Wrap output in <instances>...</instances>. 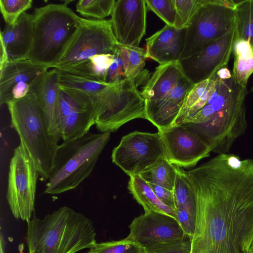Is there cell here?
Returning a JSON list of instances; mask_svg holds the SVG:
<instances>
[{
  "label": "cell",
  "instance_id": "obj_25",
  "mask_svg": "<svg viewBox=\"0 0 253 253\" xmlns=\"http://www.w3.org/2000/svg\"><path fill=\"white\" fill-rule=\"evenodd\" d=\"M233 53L234 60L232 75L241 85L247 86L248 80L253 73V48L243 40H234Z\"/></svg>",
  "mask_w": 253,
  "mask_h": 253
},
{
  "label": "cell",
  "instance_id": "obj_38",
  "mask_svg": "<svg viewBox=\"0 0 253 253\" xmlns=\"http://www.w3.org/2000/svg\"><path fill=\"white\" fill-rule=\"evenodd\" d=\"M191 238L186 234L181 240L153 253H190Z\"/></svg>",
  "mask_w": 253,
  "mask_h": 253
},
{
  "label": "cell",
  "instance_id": "obj_31",
  "mask_svg": "<svg viewBox=\"0 0 253 253\" xmlns=\"http://www.w3.org/2000/svg\"><path fill=\"white\" fill-rule=\"evenodd\" d=\"M173 191L176 210H184L196 216V202L194 193L186 171L180 167L178 169Z\"/></svg>",
  "mask_w": 253,
  "mask_h": 253
},
{
  "label": "cell",
  "instance_id": "obj_12",
  "mask_svg": "<svg viewBox=\"0 0 253 253\" xmlns=\"http://www.w3.org/2000/svg\"><path fill=\"white\" fill-rule=\"evenodd\" d=\"M129 239L147 253H153L182 239L186 235L178 221L169 215L155 212L144 213L133 219Z\"/></svg>",
  "mask_w": 253,
  "mask_h": 253
},
{
  "label": "cell",
  "instance_id": "obj_21",
  "mask_svg": "<svg viewBox=\"0 0 253 253\" xmlns=\"http://www.w3.org/2000/svg\"><path fill=\"white\" fill-rule=\"evenodd\" d=\"M184 75L179 61L159 65L143 87L145 110L166 97Z\"/></svg>",
  "mask_w": 253,
  "mask_h": 253
},
{
  "label": "cell",
  "instance_id": "obj_6",
  "mask_svg": "<svg viewBox=\"0 0 253 253\" xmlns=\"http://www.w3.org/2000/svg\"><path fill=\"white\" fill-rule=\"evenodd\" d=\"M12 125L38 169L41 179L48 180L58 142L50 134L36 96L30 89L24 97L6 104Z\"/></svg>",
  "mask_w": 253,
  "mask_h": 253
},
{
  "label": "cell",
  "instance_id": "obj_32",
  "mask_svg": "<svg viewBox=\"0 0 253 253\" xmlns=\"http://www.w3.org/2000/svg\"><path fill=\"white\" fill-rule=\"evenodd\" d=\"M115 0H80L76 5V11L88 18L103 20L111 15Z\"/></svg>",
  "mask_w": 253,
  "mask_h": 253
},
{
  "label": "cell",
  "instance_id": "obj_35",
  "mask_svg": "<svg viewBox=\"0 0 253 253\" xmlns=\"http://www.w3.org/2000/svg\"><path fill=\"white\" fill-rule=\"evenodd\" d=\"M114 58V55L111 54H97L90 57L85 68L86 76L107 82L109 70Z\"/></svg>",
  "mask_w": 253,
  "mask_h": 253
},
{
  "label": "cell",
  "instance_id": "obj_9",
  "mask_svg": "<svg viewBox=\"0 0 253 253\" xmlns=\"http://www.w3.org/2000/svg\"><path fill=\"white\" fill-rule=\"evenodd\" d=\"M235 7L234 0H204L187 27L179 61L229 33L235 25Z\"/></svg>",
  "mask_w": 253,
  "mask_h": 253
},
{
  "label": "cell",
  "instance_id": "obj_41",
  "mask_svg": "<svg viewBox=\"0 0 253 253\" xmlns=\"http://www.w3.org/2000/svg\"><path fill=\"white\" fill-rule=\"evenodd\" d=\"M30 86L29 84L20 82L15 84L12 90L13 99H17L25 97L29 92Z\"/></svg>",
  "mask_w": 253,
  "mask_h": 253
},
{
  "label": "cell",
  "instance_id": "obj_23",
  "mask_svg": "<svg viewBox=\"0 0 253 253\" xmlns=\"http://www.w3.org/2000/svg\"><path fill=\"white\" fill-rule=\"evenodd\" d=\"M216 74L211 78L193 85L186 96L173 126L182 124L204 106L215 90Z\"/></svg>",
  "mask_w": 253,
  "mask_h": 253
},
{
  "label": "cell",
  "instance_id": "obj_42",
  "mask_svg": "<svg viewBox=\"0 0 253 253\" xmlns=\"http://www.w3.org/2000/svg\"><path fill=\"white\" fill-rule=\"evenodd\" d=\"M5 247V241L3 235L1 233L0 236V253H4Z\"/></svg>",
  "mask_w": 253,
  "mask_h": 253
},
{
  "label": "cell",
  "instance_id": "obj_16",
  "mask_svg": "<svg viewBox=\"0 0 253 253\" xmlns=\"http://www.w3.org/2000/svg\"><path fill=\"white\" fill-rule=\"evenodd\" d=\"M186 28L166 25L146 39V58L159 65L178 61L185 46Z\"/></svg>",
  "mask_w": 253,
  "mask_h": 253
},
{
  "label": "cell",
  "instance_id": "obj_11",
  "mask_svg": "<svg viewBox=\"0 0 253 253\" xmlns=\"http://www.w3.org/2000/svg\"><path fill=\"white\" fill-rule=\"evenodd\" d=\"M165 157L166 150L160 133L139 131L122 137L111 155L112 162L129 177L139 175Z\"/></svg>",
  "mask_w": 253,
  "mask_h": 253
},
{
  "label": "cell",
  "instance_id": "obj_18",
  "mask_svg": "<svg viewBox=\"0 0 253 253\" xmlns=\"http://www.w3.org/2000/svg\"><path fill=\"white\" fill-rule=\"evenodd\" d=\"M48 68L36 64L30 59L8 61L0 69V104H7L13 100L12 90L20 82L35 85Z\"/></svg>",
  "mask_w": 253,
  "mask_h": 253
},
{
  "label": "cell",
  "instance_id": "obj_5",
  "mask_svg": "<svg viewBox=\"0 0 253 253\" xmlns=\"http://www.w3.org/2000/svg\"><path fill=\"white\" fill-rule=\"evenodd\" d=\"M63 4H49L35 9L33 39L29 59L52 67L62 57L76 34L81 17Z\"/></svg>",
  "mask_w": 253,
  "mask_h": 253
},
{
  "label": "cell",
  "instance_id": "obj_10",
  "mask_svg": "<svg viewBox=\"0 0 253 253\" xmlns=\"http://www.w3.org/2000/svg\"><path fill=\"white\" fill-rule=\"evenodd\" d=\"M39 175L33 159L20 143L15 148L10 162L6 198L14 217L27 223L34 212Z\"/></svg>",
  "mask_w": 253,
  "mask_h": 253
},
{
  "label": "cell",
  "instance_id": "obj_24",
  "mask_svg": "<svg viewBox=\"0 0 253 253\" xmlns=\"http://www.w3.org/2000/svg\"><path fill=\"white\" fill-rule=\"evenodd\" d=\"M128 189L135 200L142 206L145 212L161 213L176 219L175 211L162 203L149 184L139 175L130 176Z\"/></svg>",
  "mask_w": 253,
  "mask_h": 253
},
{
  "label": "cell",
  "instance_id": "obj_34",
  "mask_svg": "<svg viewBox=\"0 0 253 253\" xmlns=\"http://www.w3.org/2000/svg\"><path fill=\"white\" fill-rule=\"evenodd\" d=\"M147 7L152 11L166 25L175 27L177 11L175 0H145Z\"/></svg>",
  "mask_w": 253,
  "mask_h": 253
},
{
  "label": "cell",
  "instance_id": "obj_28",
  "mask_svg": "<svg viewBox=\"0 0 253 253\" xmlns=\"http://www.w3.org/2000/svg\"><path fill=\"white\" fill-rule=\"evenodd\" d=\"M59 71L60 86L81 91L91 98L99 93L109 84L97 78Z\"/></svg>",
  "mask_w": 253,
  "mask_h": 253
},
{
  "label": "cell",
  "instance_id": "obj_8",
  "mask_svg": "<svg viewBox=\"0 0 253 253\" xmlns=\"http://www.w3.org/2000/svg\"><path fill=\"white\" fill-rule=\"evenodd\" d=\"M119 44L110 20L81 18L76 34L62 57L52 67L86 76L85 68L90 57L100 54L114 55Z\"/></svg>",
  "mask_w": 253,
  "mask_h": 253
},
{
  "label": "cell",
  "instance_id": "obj_39",
  "mask_svg": "<svg viewBox=\"0 0 253 253\" xmlns=\"http://www.w3.org/2000/svg\"><path fill=\"white\" fill-rule=\"evenodd\" d=\"M125 79L123 62L118 50L114 54V58L108 74L107 82L113 83Z\"/></svg>",
  "mask_w": 253,
  "mask_h": 253
},
{
  "label": "cell",
  "instance_id": "obj_13",
  "mask_svg": "<svg viewBox=\"0 0 253 253\" xmlns=\"http://www.w3.org/2000/svg\"><path fill=\"white\" fill-rule=\"evenodd\" d=\"M235 25L222 38L204 46L198 53L179 61L185 76L194 84L213 77L221 69L227 67L233 53Z\"/></svg>",
  "mask_w": 253,
  "mask_h": 253
},
{
  "label": "cell",
  "instance_id": "obj_27",
  "mask_svg": "<svg viewBox=\"0 0 253 253\" xmlns=\"http://www.w3.org/2000/svg\"><path fill=\"white\" fill-rule=\"evenodd\" d=\"M179 167L163 158L139 175L148 183L173 190Z\"/></svg>",
  "mask_w": 253,
  "mask_h": 253
},
{
  "label": "cell",
  "instance_id": "obj_37",
  "mask_svg": "<svg viewBox=\"0 0 253 253\" xmlns=\"http://www.w3.org/2000/svg\"><path fill=\"white\" fill-rule=\"evenodd\" d=\"M204 0H175L177 19L175 28H186Z\"/></svg>",
  "mask_w": 253,
  "mask_h": 253
},
{
  "label": "cell",
  "instance_id": "obj_45",
  "mask_svg": "<svg viewBox=\"0 0 253 253\" xmlns=\"http://www.w3.org/2000/svg\"></svg>",
  "mask_w": 253,
  "mask_h": 253
},
{
  "label": "cell",
  "instance_id": "obj_30",
  "mask_svg": "<svg viewBox=\"0 0 253 253\" xmlns=\"http://www.w3.org/2000/svg\"><path fill=\"white\" fill-rule=\"evenodd\" d=\"M92 102L91 97L83 92L59 86L57 95V116L60 134L62 124L72 110Z\"/></svg>",
  "mask_w": 253,
  "mask_h": 253
},
{
  "label": "cell",
  "instance_id": "obj_33",
  "mask_svg": "<svg viewBox=\"0 0 253 253\" xmlns=\"http://www.w3.org/2000/svg\"><path fill=\"white\" fill-rule=\"evenodd\" d=\"M87 253H147L138 243L126 237L119 241L96 243Z\"/></svg>",
  "mask_w": 253,
  "mask_h": 253
},
{
  "label": "cell",
  "instance_id": "obj_7",
  "mask_svg": "<svg viewBox=\"0 0 253 253\" xmlns=\"http://www.w3.org/2000/svg\"><path fill=\"white\" fill-rule=\"evenodd\" d=\"M91 99L95 125L101 133L115 131L135 119H145V100L132 80L109 83Z\"/></svg>",
  "mask_w": 253,
  "mask_h": 253
},
{
  "label": "cell",
  "instance_id": "obj_36",
  "mask_svg": "<svg viewBox=\"0 0 253 253\" xmlns=\"http://www.w3.org/2000/svg\"><path fill=\"white\" fill-rule=\"evenodd\" d=\"M32 3V0H0V10L6 24L14 25Z\"/></svg>",
  "mask_w": 253,
  "mask_h": 253
},
{
  "label": "cell",
  "instance_id": "obj_20",
  "mask_svg": "<svg viewBox=\"0 0 253 253\" xmlns=\"http://www.w3.org/2000/svg\"><path fill=\"white\" fill-rule=\"evenodd\" d=\"M60 71L56 68L47 71L30 88L37 97L44 114L49 131L58 142L61 139L58 123L57 95L60 86Z\"/></svg>",
  "mask_w": 253,
  "mask_h": 253
},
{
  "label": "cell",
  "instance_id": "obj_43",
  "mask_svg": "<svg viewBox=\"0 0 253 253\" xmlns=\"http://www.w3.org/2000/svg\"><path fill=\"white\" fill-rule=\"evenodd\" d=\"M248 253H253V246L251 248Z\"/></svg>",
  "mask_w": 253,
  "mask_h": 253
},
{
  "label": "cell",
  "instance_id": "obj_14",
  "mask_svg": "<svg viewBox=\"0 0 253 253\" xmlns=\"http://www.w3.org/2000/svg\"><path fill=\"white\" fill-rule=\"evenodd\" d=\"M158 132L165 148L167 159L180 168L194 167L210 155L211 151L208 146L181 125H174Z\"/></svg>",
  "mask_w": 253,
  "mask_h": 253
},
{
  "label": "cell",
  "instance_id": "obj_22",
  "mask_svg": "<svg viewBox=\"0 0 253 253\" xmlns=\"http://www.w3.org/2000/svg\"><path fill=\"white\" fill-rule=\"evenodd\" d=\"M94 115L93 102L74 108L61 125V139H75L86 134L95 125Z\"/></svg>",
  "mask_w": 253,
  "mask_h": 253
},
{
  "label": "cell",
  "instance_id": "obj_1",
  "mask_svg": "<svg viewBox=\"0 0 253 253\" xmlns=\"http://www.w3.org/2000/svg\"><path fill=\"white\" fill-rule=\"evenodd\" d=\"M186 172L196 202L190 253H248L253 246V159L218 154Z\"/></svg>",
  "mask_w": 253,
  "mask_h": 253
},
{
  "label": "cell",
  "instance_id": "obj_40",
  "mask_svg": "<svg viewBox=\"0 0 253 253\" xmlns=\"http://www.w3.org/2000/svg\"><path fill=\"white\" fill-rule=\"evenodd\" d=\"M148 184L159 199L175 211L176 204L173 190L155 184Z\"/></svg>",
  "mask_w": 253,
  "mask_h": 253
},
{
  "label": "cell",
  "instance_id": "obj_29",
  "mask_svg": "<svg viewBox=\"0 0 253 253\" xmlns=\"http://www.w3.org/2000/svg\"><path fill=\"white\" fill-rule=\"evenodd\" d=\"M235 40H243L253 47V0H235Z\"/></svg>",
  "mask_w": 253,
  "mask_h": 253
},
{
  "label": "cell",
  "instance_id": "obj_17",
  "mask_svg": "<svg viewBox=\"0 0 253 253\" xmlns=\"http://www.w3.org/2000/svg\"><path fill=\"white\" fill-rule=\"evenodd\" d=\"M194 84L184 74L166 97L145 110V119L157 127L158 131L173 126Z\"/></svg>",
  "mask_w": 253,
  "mask_h": 253
},
{
  "label": "cell",
  "instance_id": "obj_15",
  "mask_svg": "<svg viewBox=\"0 0 253 253\" xmlns=\"http://www.w3.org/2000/svg\"><path fill=\"white\" fill-rule=\"evenodd\" d=\"M145 0H116L110 21L120 44L138 47L146 29Z\"/></svg>",
  "mask_w": 253,
  "mask_h": 253
},
{
  "label": "cell",
  "instance_id": "obj_26",
  "mask_svg": "<svg viewBox=\"0 0 253 253\" xmlns=\"http://www.w3.org/2000/svg\"><path fill=\"white\" fill-rule=\"evenodd\" d=\"M118 51L122 59L125 79L134 81L145 76L146 51L142 48L119 44ZM138 86V85H137Z\"/></svg>",
  "mask_w": 253,
  "mask_h": 253
},
{
  "label": "cell",
  "instance_id": "obj_4",
  "mask_svg": "<svg viewBox=\"0 0 253 253\" xmlns=\"http://www.w3.org/2000/svg\"><path fill=\"white\" fill-rule=\"evenodd\" d=\"M111 132H87L63 141L55 154L44 193L58 194L77 188L92 172Z\"/></svg>",
  "mask_w": 253,
  "mask_h": 253
},
{
  "label": "cell",
  "instance_id": "obj_3",
  "mask_svg": "<svg viewBox=\"0 0 253 253\" xmlns=\"http://www.w3.org/2000/svg\"><path fill=\"white\" fill-rule=\"evenodd\" d=\"M27 225L29 253H76L97 243L92 221L67 206L43 219L34 212Z\"/></svg>",
  "mask_w": 253,
  "mask_h": 253
},
{
  "label": "cell",
  "instance_id": "obj_2",
  "mask_svg": "<svg viewBox=\"0 0 253 253\" xmlns=\"http://www.w3.org/2000/svg\"><path fill=\"white\" fill-rule=\"evenodd\" d=\"M214 91L204 106L182 124L206 143L211 152H229L247 127V87L240 84L225 67L217 72Z\"/></svg>",
  "mask_w": 253,
  "mask_h": 253
},
{
  "label": "cell",
  "instance_id": "obj_44",
  "mask_svg": "<svg viewBox=\"0 0 253 253\" xmlns=\"http://www.w3.org/2000/svg\"><path fill=\"white\" fill-rule=\"evenodd\" d=\"M251 91H252V92H253V85H252V88H251Z\"/></svg>",
  "mask_w": 253,
  "mask_h": 253
},
{
  "label": "cell",
  "instance_id": "obj_19",
  "mask_svg": "<svg viewBox=\"0 0 253 253\" xmlns=\"http://www.w3.org/2000/svg\"><path fill=\"white\" fill-rule=\"evenodd\" d=\"M33 15L25 12L13 25L0 32V44L8 61L29 59L33 39Z\"/></svg>",
  "mask_w": 253,
  "mask_h": 253
}]
</instances>
